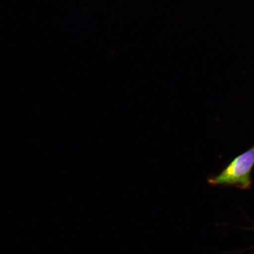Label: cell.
Masks as SVG:
<instances>
[{"label":"cell","mask_w":254,"mask_h":254,"mask_svg":"<svg viewBox=\"0 0 254 254\" xmlns=\"http://www.w3.org/2000/svg\"><path fill=\"white\" fill-rule=\"evenodd\" d=\"M254 166V145L250 150L235 158L217 176L208 178L212 186H235L249 190L252 186L251 173Z\"/></svg>","instance_id":"obj_1"},{"label":"cell","mask_w":254,"mask_h":254,"mask_svg":"<svg viewBox=\"0 0 254 254\" xmlns=\"http://www.w3.org/2000/svg\"><path fill=\"white\" fill-rule=\"evenodd\" d=\"M247 231H254V226L252 228H246ZM250 249H254V246L251 247ZM254 254V253L253 254Z\"/></svg>","instance_id":"obj_2"}]
</instances>
